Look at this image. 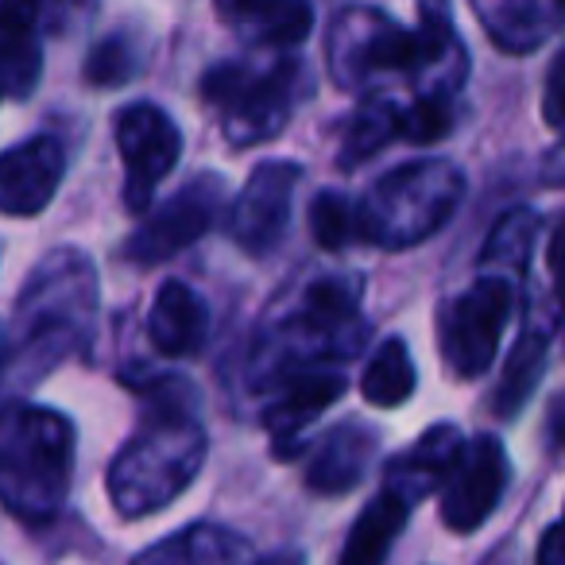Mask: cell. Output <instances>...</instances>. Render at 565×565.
I'll use <instances>...</instances> for the list:
<instances>
[{"label":"cell","instance_id":"6da1fadb","mask_svg":"<svg viewBox=\"0 0 565 565\" xmlns=\"http://www.w3.org/2000/svg\"><path fill=\"white\" fill-rule=\"evenodd\" d=\"M74 430L63 415L20 407L4 426V500L17 515L47 519L71 488Z\"/></svg>","mask_w":565,"mask_h":565},{"label":"cell","instance_id":"7a4b0ae2","mask_svg":"<svg viewBox=\"0 0 565 565\" xmlns=\"http://www.w3.org/2000/svg\"><path fill=\"white\" fill-rule=\"evenodd\" d=\"M465 194V179L454 163H411L384 174L361 210V236L380 248H407L438 233Z\"/></svg>","mask_w":565,"mask_h":565},{"label":"cell","instance_id":"3957f363","mask_svg":"<svg viewBox=\"0 0 565 565\" xmlns=\"http://www.w3.org/2000/svg\"><path fill=\"white\" fill-rule=\"evenodd\" d=\"M205 457V438L194 423H167L136 438L109 469L113 508L128 519L159 511L194 480Z\"/></svg>","mask_w":565,"mask_h":565},{"label":"cell","instance_id":"277c9868","mask_svg":"<svg viewBox=\"0 0 565 565\" xmlns=\"http://www.w3.org/2000/svg\"><path fill=\"white\" fill-rule=\"evenodd\" d=\"M295 63H282V71L248 74L236 63L213 66L202 82V94L210 105L225 113V136L233 148H256L282 132L295 105Z\"/></svg>","mask_w":565,"mask_h":565},{"label":"cell","instance_id":"5b68a950","mask_svg":"<svg viewBox=\"0 0 565 565\" xmlns=\"http://www.w3.org/2000/svg\"><path fill=\"white\" fill-rule=\"evenodd\" d=\"M333 74L338 82H356L372 71H418V66H438L441 55L423 32L392 24L384 12L356 9L333 24Z\"/></svg>","mask_w":565,"mask_h":565},{"label":"cell","instance_id":"8992f818","mask_svg":"<svg viewBox=\"0 0 565 565\" xmlns=\"http://www.w3.org/2000/svg\"><path fill=\"white\" fill-rule=\"evenodd\" d=\"M511 282L480 279L477 287L454 299L441 315V356L457 380H477L492 369L495 349H500L503 326L511 318Z\"/></svg>","mask_w":565,"mask_h":565},{"label":"cell","instance_id":"52a82bcc","mask_svg":"<svg viewBox=\"0 0 565 565\" xmlns=\"http://www.w3.org/2000/svg\"><path fill=\"white\" fill-rule=\"evenodd\" d=\"M117 148L125 156V205L143 213L156 198V186L174 171L182 156L179 125L156 105H132L117 117Z\"/></svg>","mask_w":565,"mask_h":565},{"label":"cell","instance_id":"ba28073f","mask_svg":"<svg viewBox=\"0 0 565 565\" xmlns=\"http://www.w3.org/2000/svg\"><path fill=\"white\" fill-rule=\"evenodd\" d=\"M299 179L302 167L287 163V159H271V163H259L252 171V179L244 182L241 198L233 205V221H228V233L244 252L267 256L282 241Z\"/></svg>","mask_w":565,"mask_h":565},{"label":"cell","instance_id":"9c48e42d","mask_svg":"<svg viewBox=\"0 0 565 565\" xmlns=\"http://www.w3.org/2000/svg\"><path fill=\"white\" fill-rule=\"evenodd\" d=\"M221 202V179L202 174L194 186H186L182 194H174L171 202H163L151 221H143L132 236L125 241V256L140 267H151L159 259H171L174 252H182L186 244L202 241L210 233L213 217H217Z\"/></svg>","mask_w":565,"mask_h":565},{"label":"cell","instance_id":"30bf717a","mask_svg":"<svg viewBox=\"0 0 565 565\" xmlns=\"http://www.w3.org/2000/svg\"><path fill=\"white\" fill-rule=\"evenodd\" d=\"M508 454L500 441L488 434L472 438L446 484V500H441L446 526H454L457 534H472L477 526H484V519L500 508L503 492H508Z\"/></svg>","mask_w":565,"mask_h":565},{"label":"cell","instance_id":"8fae6325","mask_svg":"<svg viewBox=\"0 0 565 565\" xmlns=\"http://www.w3.org/2000/svg\"><path fill=\"white\" fill-rule=\"evenodd\" d=\"M66 174L63 143L55 136H35L12 148L0 163V205L9 217L40 213L55 198L58 182Z\"/></svg>","mask_w":565,"mask_h":565},{"label":"cell","instance_id":"7c38bea8","mask_svg":"<svg viewBox=\"0 0 565 565\" xmlns=\"http://www.w3.org/2000/svg\"><path fill=\"white\" fill-rule=\"evenodd\" d=\"M148 330L163 356H194L210 338V310L194 287L171 279L159 287L156 302H151Z\"/></svg>","mask_w":565,"mask_h":565},{"label":"cell","instance_id":"4fadbf2b","mask_svg":"<svg viewBox=\"0 0 565 565\" xmlns=\"http://www.w3.org/2000/svg\"><path fill=\"white\" fill-rule=\"evenodd\" d=\"M136 565H256V550L228 526L198 523L159 546L143 550Z\"/></svg>","mask_w":565,"mask_h":565},{"label":"cell","instance_id":"5bb4252c","mask_svg":"<svg viewBox=\"0 0 565 565\" xmlns=\"http://www.w3.org/2000/svg\"><path fill=\"white\" fill-rule=\"evenodd\" d=\"M217 9L256 43H299L315 28L310 0H217Z\"/></svg>","mask_w":565,"mask_h":565},{"label":"cell","instance_id":"9a60e30c","mask_svg":"<svg viewBox=\"0 0 565 565\" xmlns=\"http://www.w3.org/2000/svg\"><path fill=\"white\" fill-rule=\"evenodd\" d=\"M480 24L495 47L523 55L534 51L550 35V28L562 20L557 9H546L542 0H472Z\"/></svg>","mask_w":565,"mask_h":565},{"label":"cell","instance_id":"2e32d148","mask_svg":"<svg viewBox=\"0 0 565 565\" xmlns=\"http://www.w3.org/2000/svg\"><path fill=\"white\" fill-rule=\"evenodd\" d=\"M407 503L411 500L403 492L384 488L353 523L338 565H384L395 539H399L403 523H407Z\"/></svg>","mask_w":565,"mask_h":565},{"label":"cell","instance_id":"e0dca14e","mask_svg":"<svg viewBox=\"0 0 565 565\" xmlns=\"http://www.w3.org/2000/svg\"><path fill=\"white\" fill-rule=\"evenodd\" d=\"M372 454H376V434H369L364 426L353 423L345 430H333L310 461L307 484L315 492H349L364 480Z\"/></svg>","mask_w":565,"mask_h":565},{"label":"cell","instance_id":"ac0fdd59","mask_svg":"<svg viewBox=\"0 0 565 565\" xmlns=\"http://www.w3.org/2000/svg\"><path fill=\"white\" fill-rule=\"evenodd\" d=\"M361 395L372 407H399L415 395V361L403 338H387L369 361L361 380Z\"/></svg>","mask_w":565,"mask_h":565},{"label":"cell","instance_id":"d6986e66","mask_svg":"<svg viewBox=\"0 0 565 565\" xmlns=\"http://www.w3.org/2000/svg\"><path fill=\"white\" fill-rule=\"evenodd\" d=\"M395 136H403V109L395 102H387V97H372V102H364L349 117L345 143H341V163L345 167L364 163L376 151H384Z\"/></svg>","mask_w":565,"mask_h":565},{"label":"cell","instance_id":"ffe728a7","mask_svg":"<svg viewBox=\"0 0 565 565\" xmlns=\"http://www.w3.org/2000/svg\"><path fill=\"white\" fill-rule=\"evenodd\" d=\"M465 449L469 446H465L454 426H438V430H430L418 441L415 454L392 465V484L395 480H411V477H418V492H426V488H434V484H449V477H454L457 465H461Z\"/></svg>","mask_w":565,"mask_h":565},{"label":"cell","instance_id":"44dd1931","mask_svg":"<svg viewBox=\"0 0 565 565\" xmlns=\"http://www.w3.org/2000/svg\"><path fill=\"white\" fill-rule=\"evenodd\" d=\"M546 338L542 333H523L519 345L511 349L508 364H503L500 387H495V415L500 418H515L526 407V399L539 387L542 372H546Z\"/></svg>","mask_w":565,"mask_h":565},{"label":"cell","instance_id":"7402d4cb","mask_svg":"<svg viewBox=\"0 0 565 565\" xmlns=\"http://www.w3.org/2000/svg\"><path fill=\"white\" fill-rule=\"evenodd\" d=\"M338 395H345V376H299L287 395L275 403V411H267V426H271L279 438H291L295 430L318 418L326 407H330Z\"/></svg>","mask_w":565,"mask_h":565},{"label":"cell","instance_id":"603a6c76","mask_svg":"<svg viewBox=\"0 0 565 565\" xmlns=\"http://www.w3.org/2000/svg\"><path fill=\"white\" fill-rule=\"evenodd\" d=\"M0 66H4V89L9 97H24L40 82L43 51L32 20L4 17V35H0Z\"/></svg>","mask_w":565,"mask_h":565},{"label":"cell","instance_id":"cb8c5ba5","mask_svg":"<svg viewBox=\"0 0 565 565\" xmlns=\"http://www.w3.org/2000/svg\"><path fill=\"white\" fill-rule=\"evenodd\" d=\"M361 302V279L349 275H333V279H318L315 287L307 291V322L315 330H338L341 322H349Z\"/></svg>","mask_w":565,"mask_h":565},{"label":"cell","instance_id":"d4e9b609","mask_svg":"<svg viewBox=\"0 0 565 565\" xmlns=\"http://www.w3.org/2000/svg\"><path fill=\"white\" fill-rule=\"evenodd\" d=\"M310 228H315V241L322 244L326 252H338L361 236V213L341 194L322 190V194L315 198V205H310Z\"/></svg>","mask_w":565,"mask_h":565},{"label":"cell","instance_id":"484cf974","mask_svg":"<svg viewBox=\"0 0 565 565\" xmlns=\"http://www.w3.org/2000/svg\"><path fill=\"white\" fill-rule=\"evenodd\" d=\"M449 128H454V109L441 94L430 97H418L407 113H403V136L411 143H434V140H446Z\"/></svg>","mask_w":565,"mask_h":565},{"label":"cell","instance_id":"4316f807","mask_svg":"<svg viewBox=\"0 0 565 565\" xmlns=\"http://www.w3.org/2000/svg\"><path fill=\"white\" fill-rule=\"evenodd\" d=\"M136 74L132 66V51H128L125 40H105L102 47L89 55V66H86V78L97 82V86H120Z\"/></svg>","mask_w":565,"mask_h":565},{"label":"cell","instance_id":"83f0119b","mask_svg":"<svg viewBox=\"0 0 565 565\" xmlns=\"http://www.w3.org/2000/svg\"><path fill=\"white\" fill-rule=\"evenodd\" d=\"M542 117H546L550 128L565 132V51L554 58L546 74V89H542Z\"/></svg>","mask_w":565,"mask_h":565},{"label":"cell","instance_id":"f1b7e54d","mask_svg":"<svg viewBox=\"0 0 565 565\" xmlns=\"http://www.w3.org/2000/svg\"><path fill=\"white\" fill-rule=\"evenodd\" d=\"M534 565H565V523H554L539 539V554H534Z\"/></svg>","mask_w":565,"mask_h":565},{"label":"cell","instance_id":"f546056e","mask_svg":"<svg viewBox=\"0 0 565 565\" xmlns=\"http://www.w3.org/2000/svg\"><path fill=\"white\" fill-rule=\"evenodd\" d=\"M550 275H554V287H557V295L565 299V217L557 221V228H554V236H550Z\"/></svg>","mask_w":565,"mask_h":565},{"label":"cell","instance_id":"4dcf8cb0","mask_svg":"<svg viewBox=\"0 0 565 565\" xmlns=\"http://www.w3.org/2000/svg\"><path fill=\"white\" fill-rule=\"evenodd\" d=\"M35 12H40V0H4V17L35 20Z\"/></svg>","mask_w":565,"mask_h":565},{"label":"cell","instance_id":"1f68e13d","mask_svg":"<svg viewBox=\"0 0 565 565\" xmlns=\"http://www.w3.org/2000/svg\"><path fill=\"white\" fill-rule=\"evenodd\" d=\"M557 434H562V441H565V418H562V426H557Z\"/></svg>","mask_w":565,"mask_h":565},{"label":"cell","instance_id":"d6a6232c","mask_svg":"<svg viewBox=\"0 0 565 565\" xmlns=\"http://www.w3.org/2000/svg\"><path fill=\"white\" fill-rule=\"evenodd\" d=\"M557 9H562V20H565V0H557Z\"/></svg>","mask_w":565,"mask_h":565}]
</instances>
